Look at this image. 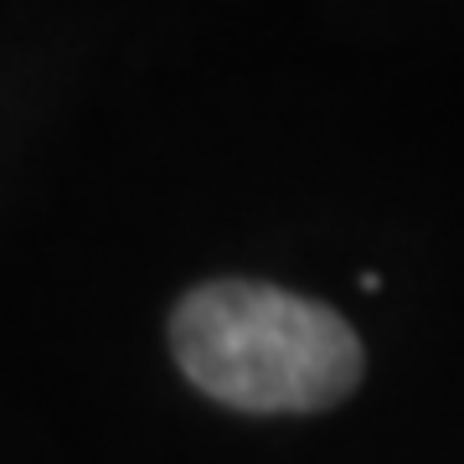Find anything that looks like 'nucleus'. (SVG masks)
<instances>
[{"mask_svg":"<svg viewBox=\"0 0 464 464\" xmlns=\"http://www.w3.org/2000/svg\"><path fill=\"white\" fill-rule=\"evenodd\" d=\"M176 362L237 413H320L356 392L362 341L331 304L258 279L201 284L170 315Z\"/></svg>","mask_w":464,"mask_h":464,"instance_id":"nucleus-1","label":"nucleus"}]
</instances>
